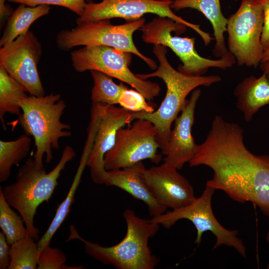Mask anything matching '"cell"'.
Returning <instances> with one entry per match:
<instances>
[{"mask_svg":"<svg viewBox=\"0 0 269 269\" xmlns=\"http://www.w3.org/2000/svg\"><path fill=\"white\" fill-rule=\"evenodd\" d=\"M187 26L172 19L158 16L144 23L140 28L143 40L147 43L169 47L178 57L182 65L178 71L186 75L202 76L210 68L225 70L232 67L236 59L233 56L210 59L201 56L195 49V38L172 36L171 32H184Z\"/></svg>","mask_w":269,"mask_h":269,"instance_id":"obj_7","label":"cell"},{"mask_svg":"<svg viewBox=\"0 0 269 269\" xmlns=\"http://www.w3.org/2000/svg\"><path fill=\"white\" fill-rule=\"evenodd\" d=\"M131 126L119 129L112 148L104 156L106 171L123 168L146 159L157 163L161 159L154 125L144 119L134 120Z\"/></svg>","mask_w":269,"mask_h":269,"instance_id":"obj_12","label":"cell"},{"mask_svg":"<svg viewBox=\"0 0 269 269\" xmlns=\"http://www.w3.org/2000/svg\"><path fill=\"white\" fill-rule=\"evenodd\" d=\"M93 80L91 91L92 105L120 104L124 92L129 89L123 83L116 84L112 77L98 71H91Z\"/></svg>","mask_w":269,"mask_h":269,"instance_id":"obj_24","label":"cell"},{"mask_svg":"<svg viewBox=\"0 0 269 269\" xmlns=\"http://www.w3.org/2000/svg\"><path fill=\"white\" fill-rule=\"evenodd\" d=\"M260 65L263 73L266 74L269 79V61L261 62Z\"/></svg>","mask_w":269,"mask_h":269,"instance_id":"obj_32","label":"cell"},{"mask_svg":"<svg viewBox=\"0 0 269 269\" xmlns=\"http://www.w3.org/2000/svg\"><path fill=\"white\" fill-rule=\"evenodd\" d=\"M0 227L10 245L29 235L22 217L19 213L14 211L6 201L1 187Z\"/></svg>","mask_w":269,"mask_h":269,"instance_id":"obj_25","label":"cell"},{"mask_svg":"<svg viewBox=\"0 0 269 269\" xmlns=\"http://www.w3.org/2000/svg\"><path fill=\"white\" fill-rule=\"evenodd\" d=\"M213 172L206 186L221 190L235 201L251 202L269 216V155H256L246 146L244 130L221 116L214 118L205 140L189 162Z\"/></svg>","mask_w":269,"mask_h":269,"instance_id":"obj_1","label":"cell"},{"mask_svg":"<svg viewBox=\"0 0 269 269\" xmlns=\"http://www.w3.org/2000/svg\"><path fill=\"white\" fill-rule=\"evenodd\" d=\"M10 245L8 243L4 234L0 232V269H8L10 264Z\"/></svg>","mask_w":269,"mask_h":269,"instance_id":"obj_30","label":"cell"},{"mask_svg":"<svg viewBox=\"0 0 269 269\" xmlns=\"http://www.w3.org/2000/svg\"><path fill=\"white\" fill-rule=\"evenodd\" d=\"M29 235L10 245V264L8 269H36L39 250L37 243Z\"/></svg>","mask_w":269,"mask_h":269,"instance_id":"obj_26","label":"cell"},{"mask_svg":"<svg viewBox=\"0 0 269 269\" xmlns=\"http://www.w3.org/2000/svg\"><path fill=\"white\" fill-rule=\"evenodd\" d=\"M145 167L142 161L132 165L107 171L104 184L124 190L135 199L143 201L151 217L161 215L167 209L157 200L145 176Z\"/></svg>","mask_w":269,"mask_h":269,"instance_id":"obj_17","label":"cell"},{"mask_svg":"<svg viewBox=\"0 0 269 269\" xmlns=\"http://www.w3.org/2000/svg\"><path fill=\"white\" fill-rule=\"evenodd\" d=\"M7 0H0V23L10 16L13 12L12 8L5 3Z\"/></svg>","mask_w":269,"mask_h":269,"instance_id":"obj_31","label":"cell"},{"mask_svg":"<svg viewBox=\"0 0 269 269\" xmlns=\"http://www.w3.org/2000/svg\"><path fill=\"white\" fill-rule=\"evenodd\" d=\"M264 10V23L261 43L264 50L269 47V0H260Z\"/></svg>","mask_w":269,"mask_h":269,"instance_id":"obj_29","label":"cell"},{"mask_svg":"<svg viewBox=\"0 0 269 269\" xmlns=\"http://www.w3.org/2000/svg\"><path fill=\"white\" fill-rule=\"evenodd\" d=\"M144 23L143 17L120 25L112 24L110 19L82 22L71 29L61 30L57 34L56 42L57 47L63 51L79 46H109L134 54L152 70H156V62L139 52L133 40L134 33Z\"/></svg>","mask_w":269,"mask_h":269,"instance_id":"obj_6","label":"cell"},{"mask_svg":"<svg viewBox=\"0 0 269 269\" xmlns=\"http://www.w3.org/2000/svg\"><path fill=\"white\" fill-rule=\"evenodd\" d=\"M126 224L125 237L115 245L104 247L80 237L74 227H70L69 239H78L84 244L86 253L94 259L118 269H153L160 259L152 254L148 240L158 232L160 225L137 216L126 209L123 214Z\"/></svg>","mask_w":269,"mask_h":269,"instance_id":"obj_4","label":"cell"},{"mask_svg":"<svg viewBox=\"0 0 269 269\" xmlns=\"http://www.w3.org/2000/svg\"><path fill=\"white\" fill-rule=\"evenodd\" d=\"M25 88L0 66V120L6 129L4 116L6 113L19 116L21 113L20 102L27 97Z\"/></svg>","mask_w":269,"mask_h":269,"instance_id":"obj_21","label":"cell"},{"mask_svg":"<svg viewBox=\"0 0 269 269\" xmlns=\"http://www.w3.org/2000/svg\"><path fill=\"white\" fill-rule=\"evenodd\" d=\"M65 254L58 248L48 246L39 252L37 269H74L65 265Z\"/></svg>","mask_w":269,"mask_h":269,"instance_id":"obj_27","label":"cell"},{"mask_svg":"<svg viewBox=\"0 0 269 269\" xmlns=\"http://www.w3.org/2000/svg\"><path fill=\"white\" fill-rule=\"evenodd\" d=\"M50 10V6L46 4L29 6L19 4L8 18L0 37V47L28 31L31 25L37 19L48 14Z\"/></svg>","mask_w":269,"mask_h":269,"instance_id":"obj_20","label":"cell"},{"mask_svg":"<svg viewBox=\"0 0 269 269\" xmlns=\"http://www.w3.org/2000/svg\"><path fill=\"white\" fill-rule=\"evenodd\" d=\"M21 113L18 123L25 134L32 136L36 147L33 159L44 166L43 158L50 163L52 150L58 149L59 140L72 135L70 125L61 121L66 105L59 94L43 96H27L20 102Z\"/></svg>","mask_w":269,"mask_h":269,"instance_id":"obj_5","label":"cell"},{"mask_svg":"<svg viewBox=\"0 0 269 269\" xmlns=\"http://www.w3.org/2000/svg\"><path fill=\"white\" fill-rule=\"evenodd\" d=\"M88 2L89 1H91L92 0H87Z\"/></svg>","mask_w":269,"mask_h":269,"instance_id":"obj_35","label":"cell"},{"mask_svg":"<svg viewBox=\"0 0 269 269\" xmlns=\"http://www.w3.org/2000/svg\"><path fill=\"white\" fill-rule=\"evenodd\" d=\"M170 7L175 10L191 8L201 12L213 27L215 40L213 55L219 58L233 56L226 46L224 33L227 32V18L222 12L220 0H175Z\"/></svg>","mask_w":269,"mask_h":269,"instance_id":"obj_18","label":"cell"},{"mask_svg":"<svg viewBox=\"0 0 269 269\" xmlns=\"http://www.w3.org/2000/svg\"><path fill=\"white\" fill-rule=\"evenodd\" d=\"M76 155L74 148L66 145L59 161L49 172L44 166H38L33 158H29L19 168L15 181L2 189L5 200L21 216L29 235L35 240L38 239L39 233L34 223L36 210L50 199L61 172Z\"/></svg>","mask_w":269,"mask_h":269,"instance_id":"obj_3","label":"cell"},{"mask_svg":"<svg viewBox=\"0 0 269 269\" xmlns=\"http://www.w3.org/2000/svg\"><path fill=\"white\" fill-rule=\"evenodd\" d=\"M133 112L115 105H92L89 127L92 133V140L86 165L89 167L90 177L95 183L104 184L107 172L104 156L113 146L119 129L131 123Z\"/></svg>","mask_w":269,"mask_h":269,"instance_id":"obj_13","label":"cell"},{"mask_svg":"<svg viewBox=\"0 0 269 269\" xmlns=\"http://www.w3.org/2000/svg\"><path fill=\"white\" fill-rule=\"evenodd\" d=\"M87 158V156L83 154L67 195L58 205L54 217L48 229L37 242L39 251L50 246L53 237L68 215L74 201L75 195L80 184L83 171L86 165Z\"/></svg>","mask_w":269,"mask_h":269,"instance_id":"obj_23","label":"cell"},{"mask_svg":"<svg viewBox=\"0 0 269 269\" xmlns=\"http://www.w3.org/2000/svg\"><path fill=\"white\" fill-rule=\"evenodd\" d=\"M263 23L260 0H242L237 10L227 18L228 49L239 66L256 68L260 64Z\"/></svg>","mask_w":269,"mask_h":269,"instance_id":"obj_9","label":"cell"},{"mask_svg":"<svg viewBox=\"0 0 269 269\" xmlns=\"http://www.w3.org/2000/svg\"><path fill=\"white\" fill-rule=\"evenodd\" d=\"M32 139L24 134L10 141L0 140V181L4 182L11 174L13 165L18 163L29 153Z\"/></svg>","mask_w":269,"mask_h":269,"instance_id":"obj_22","label":"cell"},{"mask_svg":"<svg viewBox=\"0 0 269 269\" xmlns=\"http://www.w3.org/2000/svg\"><path fill=\"white\" fill-rule=\"evenodd\" d=\"M266 240H267V242L268 243V244H269V230H268V232L267 233ZM267 268L269 269V265L268 266Z\"/></svg>","mask_w":269,"mask_h":269,"instance_id":"obj_34","label":"cell"},{"mask_svg":"<svg viewBox=\"0 0 269 269\" xmlns=\"http://www.w3.org/2000/svg\"><path fill=\"white\" fill-rule=\"evenodd\" d=\"M152 52L159 62L156 70L136 75L143 80L152 77L161 79L166 87V94L157 110L133 112L130 121L132 123L136 119H144L150 122L156 130L161 149L168 139L172 124L183 108L188 95L199 86H209L219 82L221 78L218 75H188L175 70L166 58V47L162 45H154Z\"/></svg>","mask_w":269,"mask_h":269,"instance_id":"obj_2","label":"cell"},{"mask_svg":"<svg viewBox=\"0 0 269 269\" xmlns=\"http://www.w3.org/2000/svg\"><path fill=\"white\" fill-rule=\"evenodd\" d=\"M269 61V47L264 50L261 62Z\"/></svg>","mask_w":269,"mask_h":269,"instance_id":"obj_33","label":"cell"},{"mask_svg":"<svg viewBox=\"0 0 269 269\" xmlns=\"http://www.w3.org/2000/svg\"><path fill=\"white\" fill-rule=\"evenodd\" d=\"M178 170L164 163L145 170L146 180L157 200L167 209L183 208L196 198L193 186Z\"/></svg>","mask_w":269,"mask_h":269,"instance_id":"obj_16","label":"cell"},{"mask_svg":"<svg viewBox=\"0 0 269 269\" xmlns=\"http://www.w3.org/2000/svg\"><path fill=\"white\" fill-rule=\"evenodd\" d=\"M42 46L37 37L28 31L0 49V66L21 84L30 95H45L37 65Z\"/></svg>","mask_w":269,"mask_h":269,"instance_id":"obj_14","label":"cell"},{"mask_svg":"<svg viewBox=\"0 0 269 269\" xmlns=\"http://www.w3.org/2000/svg\"><path fill=\"white\" fill-rule=\"evenodd\" d=\"M11 2L23 4L29 6L41 4L58 5L68 8L79 16L84 10L86 0H7Z\"/></svg>","mask_w":269,"mask_h":269,"instance_id":"obj_28","label":"cell"},{"mask_svg":"<svg viewBox=\"0 0 269 269\" xmlns=\"http://www.w3.org/2000/svg\"><path fill=\"white\" fill-rule=\"evenodd\" d=\"M201 94L200 89L194 90L187 100L180 115L174 121V126L168 139L161 148L165 165L178 170L189 162L198 151L197 144L192 134L195 121V110Z\"/></svg>","mask_w":269,"mask_h":269,"instance_id":"obj_15","label":"cell"},{"mask_svg":"<svg viewBox=\"0 0 269 269\" xmlns=\"http://www.w3.org/2000/svg\"><path fill=\"white\" fill-rule=\"evenodd\" d=\"M171 0H101L95 3L86 2L83 14L76 19V23L97 21L113 18L127 21L138 19L147 13H153L170 18L190 27L196 32L207 46L213 39L209 33L203 31L200 25L194 24L176 15L170 7Z\"/></svg>","mask_w":269,"mask_h":269,"instance_id":"obj_11","label":"cell"},{"mask_svg":"<svg viewBox=\"0 0 269 269\" xmlns=\"http://www.w3.org/2000/svg\"><path fill=\"white\" fill-rule=\"evenodd\" d=\"M215 189L207 186L202 195L191 203L183 208L165 212L148 220L170 228L181 219H187L192 222L197 231L195 243L199 244L205 232H212L216 238L213 247L215 249L222 245L235 248L242 256H246V250L242 241L237 237L238 231L229 230L223 226L215 218L212 208V198Z\"/></svg>","mask_w":269,"mask_h":269,"instance_id":"obj_10","label":"cell"},{"mask_svg":"<svg viewBox=\"0 0 269 269\" xmlns=\"http://www.w3.org/2000/svg\"><path fill=\"white\" fill-rule=\"evenodd\" d=\"M72 65L78 72L98 71L126 83L149 102L159 95V85L142 79L129 68L132 53L109 46H84L70 54Z\"/></svg>","mask_w":269,"mask_h":269,"instance_id":"obj_8","label":"cell"},{"mask_svg":"<svg viewBox=\"0 0 269 269\" xmlns=\"http://www.w3.org/2000/svg\"><path fill=\"white\" fill-rule=\"evenodd\" d=\"M234 95L237 108L250 121L261 108L269 104V79L264 73L259 77H248L236 86Z\"/></svg>","mask_w":269,"mask_h":269,"instance_id":"obj_19","label":"cell"}]
</instances>
